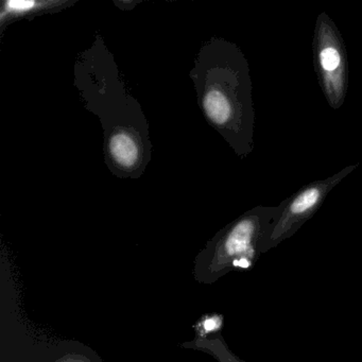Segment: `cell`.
Listing matches in <instances>:
<instances>
[{
	"mask_svg": "<svg viewBox=\"0 0 362 362\" xmlns=\"http://www.w3.org/2000/svg\"><path fill=\"white\" fill-rule=\"evenodd\" d=\"M204 109L209 117L218 124L228 122L230 107L228 99L219 90H209L204 98Z\"/></svg>",
	"mask_w": 362,
	"mask_h": 362,
	"instance_id": "4",
	"label": "cell"
},
{
	"mask_svg": "<svg viewBox=\"0 0 362 362\" xmlns=\"http://www.w3.org/2000/svg\"><path fill=\"white\" fill-rule=\"evenodd\" d=\"M39 5L40 4L35 1H7L5 4V12H8V14L23 13L33 10Z\"/></svg>",
	"mask_w": 362,
	"mask_h": 362,
	"instance_id": "7",
	"label": "cell"
},
{
	"mask_svg": "<svg viewBox=\"0 0 362 362\" xmlns=\"http://www.w3.org/2000/svg\"><path fill=\"white\" fill-rule=\"evenodd\" d=\"M56 362H94L90 358L86 357V356L79 355H65L64 357L59 359L58 361Z\"/></svg>",
	"mask_w": 362,
	"mask_h": 362,
	"instance_id": "8",
	"label": "cell"
},
{
	"mask_svg": "<svg viewBox=\"0 0 362 362\" xmlns=\"http://www.w3.org/2000/svg\"><path fill=\"white\" fill-rule=\"evenodd\" d=\"M223 325V317L220 315H207L194 325L197 338H209L211 334L219 332Z\"/></svg>",
	"mask_w": 362,
	"mask_h": 362,
	"instance_id": "5",
	"label": "cell"
},
{
	"mask_svg": "<svg viewBox=\"0 0 362 362\" xmlns=\"http://www.w3.org/2000/svg\"><path fill=\"white\" fill-rule=\"evenodd\" d=\"M110 149L114 160L124 168L134 166L139 158V148L134 139L128 133L120 132L114 135L110 141Z\"/></svg>",
	"mask_w": 362,
	"mask_h": 362,
	"instance_id": "2",
	"label": "cell"
},
{
	"mask_svg": "<svg viewBox=\"0 0 362 362\" xmlns=\"http://www.w3.org/2000/svg\"><path fill=\"white\" fill-rule=\"evenodd\" d=\"M183 346L205 351L215 357L219 362H245L228 349L223 339L219 334L205 339L196 338L192 342L185 343Z\"/></svg>",
	"mask_w": 362,
	"mask_h": 362,
	"instance_id": "3",
	"label": "cell"
},
{
	"mask_svg": "<svg viewBox=\"0 0 362 362\" xmlns=\"http://www.w3.org/2000/svg\"><path fill=\"white\" fill-rule=\"evenodd\" d=\"M264 234L262 220L256 216L236 222L197 258L194 279L209 285L232 271L251 270L262 253Z\"/></svg>",
	"mask_w": 362,
	"mask_h": 362,
	"instance_id": "1",
	"label": "cell"
},
{
	"mask_svg": "<svg viewBox=\"0 0 362 362\" xmlns=\"http://www.w3.org/2000/svg\"><path fill=\"white\" fill-rule=\"evenodd\" d=\"M341 59L337 48L332 46H326L320 52V63L322 69L327 73L336 71L340 65Z\"/></svg>",
	"mask_w": 362,
	"mask_h": 362,
	"instance_id": "6",
	"label": "cell"
}]
</instances>
